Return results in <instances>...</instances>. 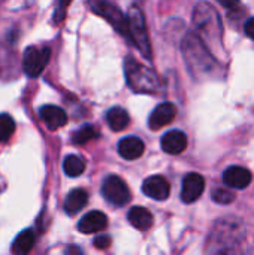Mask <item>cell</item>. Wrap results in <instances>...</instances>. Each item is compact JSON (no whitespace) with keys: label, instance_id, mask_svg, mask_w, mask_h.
<instances>
[{"label":"cell","instance_id":"obj_1","mask_svg":"<svg viewBox=\"0 0 254 255\" xmlns=\"http://www.w3.org/2000/svg\"><path fill=\"white\" fill-rule=\"evenodd\" d=\"M124 72L129 87L135 93L154 94L160 88L159 76L147 66L141 64L133 57H127L124 61Z\"/></svg>","mask_w":254,"mask_h":255},{"label":"cell","instance_id":"obj_2","mask_svg":"<svg viewBox=\"0 0 254 255\" xmlns=\"http://www.w3.org/2000/svg\"><path fill=\"white\" fill-rule=\"evenodd\" d=\"M193 19L198 31L205 37V42L211 46L222 48L223 28L216 9L210 3H199L195 9Z\"/></svg>","mask_w":254,"mask_h":255},{"label":"cell","instance_id":"obj_3","mask_svg":"<svg viewBox=\"0 0 254 255\" xmlns=\"http://www.w3.org/2000/svg\"><path fill=\"white\" fill-rule=\"evenodd\" d=\"M129 19V33L132 37V42L138 46L141 54L145 58H151V45L147 33V25H145V18L144 13L138 6H132L130 12L127 15Z\"/></svg>","mask_w":254,"mask_h":255},{"label":"cell","instance_id":"obj_4","mask_svg":"<svg viewBox=\"0 0 254 255\" xmlns=\"http://www.w3.org/2000/svg\"><path fill=\"white\" fill-rule=\"evenodd\" d=\"M51 57V49L48 46H28L22 54V69L27 76L36 78L46 67Z\"/></svg>","mask_w":254,"mask_h":255},{"label":"cell","instance_id":"obj_5","mask_svg":"<svg viewBox=\"0 0 254 255\" xmlns=\"http://www.w3.org/2000/svg\"><path fill=\"white\" fill-rule=\"evenodd\" d=\"M91 9L94 10V13L103 16L105 19H108L112 27L121 33L124 37H129L130 33H129V19L127 16H124L121 13V10L114 4V3H108V1H93L90 3Z\"/></svg>","mask_w":254,"mask_h":255},{"label":"cell","instance_id":"obj_6","mask_svg":"<svg viewBox=\"0 0 254 255\" xmlns=\"http://www.w3.org/2000/svg\"><path fill=\"white\" fill-rule=\"evenodd\" d=\"M102 194L109 203L115 206H124L130 202V190L124 179H121L117 175H111L103 181Z\"/></svg>","mask_w":254,"mask_h":255},{"label":"cell","instance_id":"obj_7","mask_svg":"<svg viewBox=\"0 0 254 255\" xmlns=\"http://www.w3.org/2000/svg\"><path fill=\"white\" fill-rule=\"evenodd\" d=\"M205 190V179L199 173H189L183 181L181 200L187 205L196 202Z\"/></svg>","mask_w":254,"mask_h":255},{"label":"cell","instance_id":"obj_8","mask_svg":"<svg viewBox=\"0 0 254 255\" xmlns=\"http://www.w3.org/2000/svg\"><path fill=\"white\" fill-rule=\"evenodd\" d=\"M142 191L153 200H166L171 194V185L163 176H150L144 181Z\"/></svg>","mask_w":254,"mask_h":255},{"label":"cell","instance_id":"obj_9","mask_svg":"<svg viewBox=\"0 0 254 255\" xmlns=\"http://www.w3.org/2000/svg\"><path fill=\"white\" fill-rule=\"evenodd\" d=\"M175 115H177L175 105L165 102L153 111V114L150 115V120H148V126L151 130H160L165 126H168L169 123H172Z\"/></svg>","mask_w":254,"mask_h":255},{"label":"cell","instance_id":"obj_10","mask_svg":"<svg viewBox=\"0 0 254 255\" xmlns=\"http://www.w3.org/2000/svg\"><path fill=\"white\" fill-rule=\"evenodd\" d=\"M223 181L229 188L244 190L252 182V172L246 167H241V166H232V167L225 170Z\"/></svg>","mask_w":254,"mask_h":255},{"label":"cell","instance_id":"obj_11","mask_svg":"<svg viewBox=\"0 0 254 255\" xmlns=\"http://www.w3.org/2000/svg\"><path fill=\"white\" fill-rule=\"evenodd\" d=\"M39 115L42 118V121L45 123V126L49 130H57L66 126L67 123V115L64 112V109L54 106V105H45L40 108Z\"/></svg>","mask_w":254,"mask_h":255},{"label":"cell","instance_id":"obj_12","mask_svg":"<svg viewBox=\"0 0 254 255\" xmlns=\"http://www.w3.org/2000/svg\"><path fill=\"white\" fill-rule=\"evenodd\" d=\"M108 226V218L100 211H91L85 214L78 223V230L84 235H91L103 230Z\"/></svg>","mask_w":254,"mask_h":255},{"label":"cell","instance_id":"obj_13","mask_svg":"<svg viewBox=\"0 0 254 255\" xmlns=\"http://www.w3.org/2000/svg\"><path fill=\"white\" fill-rule=\"evenodd\" d=\"M187 148V136L180 130H171L162 137V149L166 154L178 155Z\"/></svg>","mask_w":254,"mask_h":255},{"label":"cell","instance_id":"obj_14","mask_svg":"<svg viewBox=\"0 0 254 255\" xmlns=\"http://www.w3.org/2000/svg\"><path fill=\"white\" fill-rule=\"evenodd\" d=\"M144 151H145V145L136 136H129L118 142V154L124 160H136L144 154Z\"/></svg>","mask_w":254,"mask_h":255},{"label":"cell","instance_id":"obj_15","mask_svg":"<svg viewBox=\"0 0 254 255\" xmlns=\"http://www.w3.org/2000/svg\"><path fill=\"white\" fill-rule=\"evenodd\" d=\"M87 202H88V193L82 188H75L67 194L64 200V211L69 215H75L85 208Z\"/></svg>","mask_w":254,"mask_h":255},{"label":"cell","instance_id":"obj_16","mask_svg":"<svg viewBox=\"0 0 254 255\" xmlns=\"http://www.w3.org/2000/svg\"><path fill=\"white\" fill-rule=\"evenodd\" d=\"M127 218H129V223L133 227H136L138 230H142V232L148 230L153 226V215H151V212L148 209H145V208H141V206L132 208L129 211Z\"/></svg>","mask_w":254,"mask_h":255},{"label":"cell","instance_id":"obj_17","mask_svg":"<svg viewBox=\"0 0 254 255\" xmlns=\"http://www.w3.org/2000/svg\"><path fill=\"white\" fill-rule=\"evenodd\" d=\"M34 247V235L31 229L22 230L12 244V254L13 255H28Z\"/></svg>","mask_w":254,"mask_h":255},{"label":"cell","instance_id":"obj_18","mask_svg":"<svg viewBox=\"0 0 254 255\" xmlns=\"http://www.w3.org/2000/svg\"><path fill=\"white\" fill-rule=\"evenodd\" d=\"M106 121L112 131H121L129 126L130 118H129V114L123 108H112L106 114Z\"/></svg>","mask_w":254,"mask_h":255},{"label":"cell","instance_id":"obj_19","mask_svg":"<svg viewBox=\"0 0 254 255\" xmlns=\"http://www.w3.org/2000/svg\"><path fill=\"white\" fill-rule=\"evenodd\" d=\"M96 137H99V128L93 124H85L75 131V134L72 136V142L75 145H85Z\"/></svg>","mask_w":254,"mask_h":255},{"label":"cell","instance_id":"obj_20","mask_svg":"<svg viewBox=\"0 0 254 255\" xmlns=\"http://www.w3.org/2000/svg\"><path fill=\"white\" fill-rule=\"evenodd\" d=\"M63 170L67 176L70 178H76L79 175L84 173L85 170V163L82 158H79L78 155H67L63 161Z\"/></svg>","mask_w":254,"mask_h":255},{"label":"cell","instance_id":"obj_21","mask_svg":"<svg viewBox=\"0 0 254 255\" xmlns=\"http://www.w3.org/2000/svg\"><path fill=\"white\" fill-rule=\"evenodd\" d=\"M15 133V121L7 114H0V142L9 140Z\"/></svg>","mask_w":254,"mask_h":255},{"label":"cell","instance_id":"obj_22","mask_svg":"<svg viewBox=\"0 0 254 255\" xmlns=\"http://www.w3.org/2000/svg\"><path fill=\"white\" fill-rule=\"evenodd\" d=\"M211 196H213V200L220 205H229L235 200V193L226 188H214Z\"/></svg>","mask_w":254,"mask_h":255},{"label":"cell","instance_id":"obj_23","mask_svg":"<svg viewBox=\"0 0 254 255\" xmlns=\"http://www.w3.org/2000/svg\"><path fill=\"white\" fill-rule=\"evenodd\" d=\"M111 245V239L108 236H100L94 241V247L96 248H100V250H105Z\"/></svg>","mask_w":254,"mask_h":255},{"label":"cell","instance_id":"obj_24","mask_svg":"<svg viewBox=\"0 0 254 255\" xmlns=\"http://www.w3.org/2000/svg\"><path fill=\"white\" fill-rule=\"evenodd\" d=\"M246 33H247L249 37H252L254 40V16L247 21V24H246Z\"/></svg>","mask_w":254,"mask_h":255}]
</instances>
